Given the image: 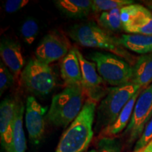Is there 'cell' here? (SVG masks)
<instances>
[{"mask_svg":"<svg viewBox=\"0 0 152 152\" xmlns=\"http://www.w3.org/2000/svg\"><path fill=\"white\" fill-rule=\"evenodd\" d=\"M96 103L85 101L83 109L62 134L55 152H84L92 141Z\"/></svg>","mask_w":152,"mask_h":152,"instance_id":"1","label":"cell"},{"mask_svg":"<svg viewBox=\"0 0 152 152\" xmlns=\"http://www.w3.org/2000/svg\"><path fill=\"white\" fill-rule=\"evenodd\" d=\"M70 37L85 47H92L103 49L117 55L130 64H134V56L129 54L127 49L120 43L119 37H112L103 28L94 22L75 24L68 30Z\"/></svg>","mask_w":152,"mask_h":152,"instance_id":"2","label":"cell"},{"mask_svg":"<svg viewBox=\"0 0 152 152\" xmlns=\"http://www.w3.org/2000/svg\"><path fill=\"white\" fill-rule=\"evenodd\" d=\"M85 94L82 85L66 86L53 96L46 118L50 124L66 128L83 109Z\"/></svg>","mask_w":152,"mask_h":152,"instance_id":"3","label":"cell"},{"mask_svg":"<svg viewBox=\"0 0 152 152\" xmlns=\"http://www.w3.org/2000/svg\"><path fill=\"white\" fill-rule=\"evenodd\" d=\"M141 89L131 82L109 88L107 94L101 101L96 109L94 132L99 134L104 129L113 124L130 99Z\"/></svg>","mask_w":152,"mask_h":152,"instance_id":"4","label":"cell"},{"mask_svg":"<svg viewBox=\"0 0 152 152\" xmlns=\"http://www.w3.org/2000/svg\"><path fill=\"white\" fill-rule=\"evenodd\" d=\"M88 57L96 64L99 74L107 84L118 87L131 81L132 66L121 57L102 52H92Z\"/></svg>","mask_w":152,"mask_h":152,"instance_id":"5","label":"cell"},{"mask_svg":"<svg viewBox=\"0 0 152 152\" xmlns=\"http://www.w3.org/2000/svg\"><path fill=\"white\" fill-rule=\"evenodd\" d=\"M20 77L26 90L37 96H46L56 86V77L52 68L37 58L29 60Z\"/></svg>","mask_w":152,"mask_h":152,"instance_id":"6","label":"cell"},{"mask_svg":"<svg viewBox=\"0 0 152 152\" xmlns=\"http://www.w3.org/2000/svg\"><path fill=\"white\" fill-rule=\"evenodd\" d=\"M152 118V83L143 89L136 101L130 123L123 135L129 145L138 140Z\"/></svg>","mask_w":152,"mask_h":152,"instance_id":"7","label":"cell"},{"mask_svg":"<svg viewBox=\"0 0 152 152\" xmlns=\"http://www.w3.org/2000/svg\"><path fill=\"white\" fill-rule=\"evenodd\" d=\"M123 30L130 35H152V13L147 7L132 4L121 9Z\"/></svg>","mask_w":152,"mask_h":152,"instance_id":"8","label":"cell"},{"mask_svg":"<svg viewBox=\"0 0 152 152\" xmlns=\"http://www.w3.org/2000/svg\"><path fill=\"white\" fill-rule=\"evenodd\" d=\"M75 50L78 57L82 73V87L88 99L97 103L105 97L109 88H106L104 81L99 74L94 63L85 58L77 48Z\"/></svg>","mask_w":152,"mask_h":152,"instance_id":"9","label":"cell"},{"mask_svg":"<svg viewBox=\"0 0 152 152\" xmlns=\"http://www.w3.org/2000/svg\"><path fill=\"white\" fill-rule=\"evenodd\" d=\"M70 44L65 37L56 31L47 34L35 49L38 60L49 65L53 62L63 59L70 52Z\"/></svg>","mask_w":152,"mask_h":152,"instance_id":"10","label":"cell"},{"mask_svg":"<svg viewBox=\"0 0 152 152\" xmlns=\"http://www.w3.org/2000/svg\"><path fill=\"white\" fill-rule=\"evenodd\" d=\"M45 111L46 109L42 106L34 96H28L25 120L30 141L33 144H39L45 134Z\"/></svg>","mask_w":152,"mask_h":152,"instance_id":"11","label":"cell"},{"mask_svg":"<svg viewBox=\"0 0 152 152\" xmlns=\"http://www.w3.org/2000/svg\"><path fill=\"white\" fill-rule=\"evenodd\" d=\"M17 99L7 97L0 104V140L5 152H9L12 141Z\"/></svg>","mask_w":152,"mask_h":152,"instance_id":"12","label":"cell"},{"mask_svg":"<svg viewBox=\"0 0 152 152\" xmlns=\"http://www.w3.org/2000/svg\"><path fill=\"white\" fill-rule=\"evenodd\" d=\"M0 56L4 64L16 77L21 75L25 60L20 43L9 38H2L0 42Z\"/></svg>","mask_w":152,"mask_h":152,"instance_id":"13","label":"cell"},{"mask_svg":"<svg viewBox=\"0 0 152 152\" xmlns=\"http://www.w3.org/2000/svg\"><path fill=\"white\" fill-rule=\"evenodd\" d=\"M60 72L66 86L82 85L80 65L75 47L71 49L68 54L62 59L60 65Z\"/></svg>","mask_w":152,"mask_h":152,"instance_id":"14","label":"cell"},{"mask_svg":"<svg viewBox=\"0 0 152 152\" xmlns=\"http://www.w3.org/2000/svg\"><path fill=\"white\" fill-rule=\"evenodd\" d=\"M143 89H141L136 93L128 104L125 106L122 111L120 113L116 120L113 124H111L107 128L104 129L99 134V138L103 137H114L115 135L121 133L124 129H126L127 127L130 123L132 115L134 110V105H135L136 101L139 95Z\"/></svg>","mask_w":152,"mask_h":152,"instance_id":"15","label":"cell"},{"mask_svg":"<svg viewBox=\"0 0 152 152\" xmlns=\"http://www.w3.org/2000/svg\"><path fill=\"white\" fill-rule=\"evenodd\" d=\"M131 83L144 89L152 83V53L139 56L132 66Z\"/></svg>","mask_w":152,"mask_h":152,"instance_id":"16","label":"cell"},{"mask_svg":"<svg viewBox=\"0 0 152 152\" xmlns=\"http://www.w3.org/2000/svg\"><path fill=\"white\" fill-rule=\"evenodd\" d=\"M54 3L57 9L68 18H83L92 11V0H56Z\"/></svg>","mask_w":152,"mask_h":152,"instance_id":"17","label":"cell"},{"mask_svg":"<svg viewBox=\"0 0 152 152\" xmlns=\"http://www.w3.org/2000/svg\"><path fill=\"white\" fill-rule=\"evenodd\" d=\"M26 109L20 99H17L12 141L9 152H26V140L23 130V113Z\"/></svg>","mask_w":152,"mask_h":152,"instance_id":"18","label":"cell"},{"mask_svg":"<svg viewBox=\"0 0 152 152\" xmlns=\"http://www.w3.org/2000/svg\"><path fill=\"white\" fill-rule=\"evenodd\" d=\"M121 45L128 50L142 55L152 53V35H123L119 37Z\"/></svg>","mask_w":152,"mask_h":152,"instance_id":"19","label":"cell"},{"mask_svg":"<svg viewBox=\"0 0 152 152\" xmlns=\"http://www.w3.org/2000/svg\"><path fill=\"white\" fill-rule=\"evenodd\" d=\"M121 11V9H115L102 12L98 18L100 27L113 32L123 30Z\"/></svg>","mask_w":152,"mask_h":152,"instance_id":"20","label":"cell"},{"mask_svg":"<svg viewBox=\"0 0 152 152\" xmlns=\"http://www.w3.org/2000/svg\"><path fill=\"white\" fill-rule=\"evenodd\" d=\"M134 4L132 0H93L92 11L94 13L108 11L115 9H122Z\"/></svg>","mask_w":152,"mask_h":152,"instance_id":"21","label":"cell"},{"mask_svg":"<svg viewBox=\"0 0 152 152\" xmlns=\"http://www.w3.org/2000/svg\"><path fill=\"white\" fill-rule=\"evenodd\" d=\"M20 33L25 42L30 45L34 42L39 33V26L35 19L27 18L20 26Z\"/></svg>","mask_w":152,"mask_h":152,"instance_id":"22","label":"cell"},{"mask_svg":"<svg viewBox=\"0 0 152 152\" xmlns=\"http://www.w3.org/2000/svg\"><path fill=\"white\" fill-rule=\"evenodd\" d=\"M122 143L115 137L100 138L97 142L96 152H121Z\"/></svg>","mask_w":152,"mask_h":152,"instance_id":"23","label":"cell"},{"mask_svg":"<svg viewBox=\"0 0 152 152\" xmlns=\"http://www.w3.org/2000/svg\"><path fill=\"white\" fill-rule=\"evenodd\" d=\"M14 75L1 61L0 62V95L2 94L14 84Z\"/></svg>","mask_w":152,"mask_h":152,"instance_id":"24","label":"cell"},{"mask_svg":"<svg viewBox=\"0 0 152 152\" xmlns=\"http://www.w3.org/2000/svg\"><path fill=\"white\" fill-rule=\"evenodd\" d=\"M152 140V118L147 123L143 133L140 139L136 142L134 147V151H139L145 147Z\"/></svg>","mask_w":152,"mask_h":152,"instance_id":"25","label":"cell"},{"mask_svg":"<svg viewBox=\"0 0 152 152\" xmlns=\"http://www.w3.org/2000/svg\"><path fill=\"white\" fill-rule=\"evenodd\" d=\"M28 0H7L4 4V9L9 14L17 12L28 4Z\"/></svg>","mask_w":152,"mask_h":152,"instance_id":"26","label":"cell"},{"mask_svg":"<svg viewBox=\"0 0 152 152\" xmlns=\"http://www.w3.org/2000/svg\"><path fill=\"white\" fill-rule=\"evenodd\" d=\"M137 152H152V140L145 147L139 150V151H137Z\"/></svg>","mask_w":152,"mask_h":152,"instance_id":"27","label":"cell"},{"mask_svg":"<svg viewBox=\"0 0 152 152\" xmlns=\"http://www.w3.org/2000/svg\"><path fill=\"white\" fill-rule=\"evenodd\" d=\"M144 4L147 6V8L149 9L152 13V0H151V1H144Z\"/></svg>","mask_w":152,"mask_h":152,"instance_id":"28","label":"cell"},{"mask_svg":"<svg viewBox=\"0 0 152 152\" xmlns=\"http://www.w3.org/2000/svg\"><path fill=\"white\" fill-rule=\"evenodd\" d=\"M87 152H96V149H92V150H90V151H87Z\"/></svg>","mask_w":152,"mask_h":152,"instance_id":"29","label":"cell"},{"mask_svg":"<svg viewBox=\"0 0 152 152\" xmlns=\"http://www.w3.org/2000/svg\"><path fill=\"white\" fill-rule=\"evenodd\" d=\"M133 152H137V151H133Z\"/></svg>","mask_w":152,"mask_h":152,"instance_id":"30","label":"cell"}]
</instances>
